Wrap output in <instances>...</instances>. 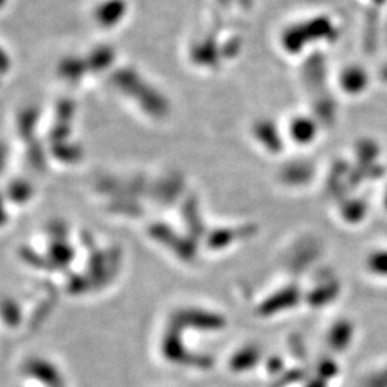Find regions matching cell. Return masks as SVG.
<instances>
[{
    "label": "cell",
    "instance_id": "obj_1",
    "mask_svg": "<svg viewBox=\"0 0 387 387\" xmlns=\"http://www.w3.org/2000/svg\"><path fill=\"white\" fill-rule=\"evenodd\" d=\"M171 323L181 330L191 328L204 333H216L227 327V318L223 314L202 307H183L171 317Z\"/></svg>",
    "mask_w": 387,
    "mask_h": 387
},
{
    "label": "cell",
    "instance_id": "obj_2",
    "mask_svg": "<svg viewBox=\"0 0 387 387\" xmlns=\"http://www.w3.org/2000/svg\"><path fill=\"white\" fill-rule=\"evenodd\" d=\"M23 373L45 387H64V376L57 367L43 357H32L23 366Z\"/></svg>",
    "mask_w": 387,
    "mask_h": 387
},
{
    "label": "cell",
    "instance_id": "obj_3",
    "mask_svg": "<svg viewBox=\"0 0 387 387\" xmlns=\"http://www.w3.org/2000/svg\"><path fill=\"white\" fill-rule=\"evenodd\" d=\"M299 300V290L293 287L282 289L277 293H272L268 299L262 300L257 307V314L261 317H272L280 314L283 310L291 308Z\"/></svg>",
    "mask_w": 387,
    "mask_h": 387
},
{
    "label": "cell",
    "instance_id": "obj_4",
    "mask_svg": "<svg viewBox=\"0 0 387 387\" xmlns=\"http://www.w3.org/2000/svg\"><path fill=\"white\" fill-rule=\"evenodd\" d=\"M262 359V352L257 345H246L240 347L229 360V367L236 374H244L253 371Z\"/></svg>",
    "mask_w": 387,
    "mask_h": 387
},
{
    "label": "cell",
    "instance_id": "obj_5",
    "mask_svg": "<svg viewBox=\"0 0 387 387\" xmlns=\"http://www.w3.org/2000/svg\"><path fill=\"white\" fill-rule=\"evenodd\" d=\"M4 320H5V323L9 328L19 327V324L22 321V313H21V307L16 303V300L5 299V301H4Z\"/></svg>",
    "mask_w": 387,
    "mask_h": 387
},
{
    "label": "cell",
    "instance_id": "obj_6",
    "mask_svg": "<svg viewBox=\"0 0 387 387\" xmlns=\"http://www.w3.org/2000/svg\"><path fill=\"white\" fill-rule=\"evenodd\" d=\"M47 257L50 260H57V262L59 265H67V264L72 262V260L75 257V253H74V250L71 248L69 244L58 243V244H53V247L50 248Z\"/></svg>",
    "mask_w": 387,
    "mask_h": 387
},
{
    "label": "cell",
    "instance_id": "obj_7",
    "mask_svg": "<svg viewBox=\"0 0 387 387\" xmlns=\"http://www.w3.org/2000/svg\"><path fill=\"white\" fill-rule=\"evenodd\" d=\"M265 370L271 377H277L283 373L284 366H283V360L280 357H268L265 360Z\"/></svg>",
    "mask_w": 387,
    "mask_h": 387
}]
</instances>
